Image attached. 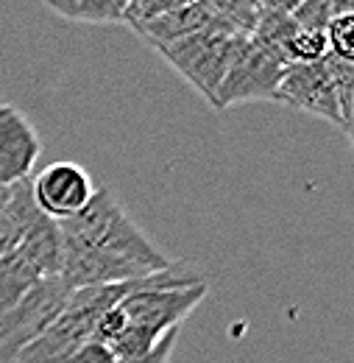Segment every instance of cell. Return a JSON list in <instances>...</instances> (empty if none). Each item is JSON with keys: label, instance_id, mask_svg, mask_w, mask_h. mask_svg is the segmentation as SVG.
Wrapping results in <instances>:
<instances>
[{"label": "cell", "instance_id": "cell-1", "mask_svg": "<svg viewBox=\"0 0 354 363\" xmlns=\"http://www.w3.org/2000/svg\"><path fill=\"white\" fill-rule=\"evenodd\" d=\"M59 232H62L64 246L98 249L126 263H134L148 274L165 272L176 263L134 224L129 213L115 199V193L106 187L95 190V196L89 199V204L79 216L59 221Z\"/></svg>", "mask_w": 354, "mask_h": 363}, {"label": "cell", "instance_id": "cell-2", "mask_svg": "<svg viewBox=\"0 0 354 363\" xmlns=\"http://www.w3.org/2000/svg\"><path fill=\"white\" fill-rule=\"evenodd\" d=\"M207 296V282L193 285H159V288H139L126 294L118 302L123 316L120 335L109 344L115 358H134L148 352L171 327H181Z\"/></svg>", "mask_w": 354, "mask_h": 363}, {"label": "cell", "instance_id": "cell-3", "mask_svg": "<svg viewBox=\"0 0 354 363\" xmlns=\"http://www.w3.org/2000/svg\"><path fill=\"white\" fill-rule=\"evenodd\" d=\"M234 37H237V31H232L226 26H212V28H204V31H195V34L178 40L173 45L159 48L156 53L193 90L201 92L215 106Z\"/></svg>", "mask_w": 354, "mask_h": 363}, {"label": "cell", "instance_id": "cell-4", "mask_svg": "<svg viewBox=\"0 0 354 363\" xmlns=\"http://www.w3.org/2000/svg\"><path fill=\"white\" fill-rule=\"evenodd\" d=\"M285 62L270 56L249 34H237L226 62V73L218 87L215 109H229L234 104L276 101V87L285 73Z\"/></svg>", "mask_w": 354, "mask_h": 363}, {"label": "cell", "instance_id": "cell-5", "mask_svg": "<svg viewBox=\"0 0 354 363\" xmlns=\"http://www.w3.org/2000/svg\"><path fill=\"white\" fill-rule=\"evenodd\" d=\"M70 288L62 277H45L23 299L0 311V363H14L20 350L31 344L64 308Z\"/></svg>", "mask_w": 354, "mask_h": 363}, {"label": "cell", "instance_id": "cell-6", "mask_svg": "<svg viewBox=\"0 0 354 363\" xmlns=\"http://www.w3.org/2000/svg\"><path fill=\"white\" fill-rule=\"evenodd\" d=\"M95 184L87 168L79 162H50L31 177V196L37 210L50 221H67L79 216L95 196Z\"/></svg>", "mask_w": 354, "mask_h": 363}, {"label": "cell", "instance_id": "cell-7", "mask_svg": "<svg viewBox=\"0 0 354 363\" xmlns=\"http://www.w3.org/2000/svg\"><path fill=\"white\" fill-rule=\"evenodd\" d=\"M276 101L287 104L293 109L310 112L315 118H324L346 135L343 118H341V109H338V98L332 90L326 59L312 62V65H287L285 73H282V82L276 87Z\"/></svg>", "mask_w": 354, "mask_h": 363}, {"label": "cell", "instance_id": "cell-8", "mask_svg": "<svg viewBox=\"0 0 354 363\" xmlns=\"http://www.w3.org/2000/svg\"><path fill=\"white\" fill-rule=\"evenodd\" d=\"M42 157L34 123L8 101H0V187L31 179Z\"/></svg>", "mask_w": 354, "mask_h": 363}, {"label": "cell", "instance_id": "cell-9", "mask_svg": "<svg viewBox=\"0 0 354 363\" xmlns=\"http://www.w3.org/2000/svg\"><path fill=\"white\" fill-rule=\"evenodd\" d=\"M212 26H223V23H218L210 11H204L195 0H190V3L178 6V9L168 11V14H159V17L145 20V23H137V26H132V31L139 34L154 50H159V48L173 45L178 40H184V37H190L195 31L212 28Z\"/></svg>", "mask_w": 354, "mask_h": 363}, {"label": "cell", "instance_id": "cell-10", "mask_svg": "<svg viewBox=\"0 0 354 363\" xmlns=\"http://www.w3.org/2000/svg\"><path fill=\"white\" fill-rule=\"evenodd\" d=\"M42 213L34 204L31 179L0 187V257L11 252Z\"/></svg>", "mask_w": 354, "mask_h": 363}, {"label": "cell", "instance_id": "cell-11", "mask_svg": "<svg viewBox=\"0 0 354 363\" xmlns=\"http://www.w3.org/2000/svg\"><path fill=\"white\" fill-rule=\"evenodd\" d=\"M14 249L42 277H59L62 272V232L47 216H40Z\"/></svg>", "mask_w": 354, "mask_h": 363}, {"label": "cell", "instance_id": "cell-12", "mask_svg": "<svg viewBox=\"0 0 354 363\" xmlns=\"http://www.w3.org/2000/svg\"><path fill=\"white\" fill-rule=\"evenodd\" d=\"M45 277L17 249L6 252L0 257V311L11 308L17 299H23L34 285H40Z\"/></svg>", "mask_w": 354, "mask_h": 363}, {"label": "cell", "instance_id": "cell-13", "mask_svg": "<svg viewBox=\"0 0 354 363\" xmlns=\"http://www.w3.org/2000/svg\"><path fill=\"white\" fill-rule=\"evenodd\" d=\"M45 3L64 20L106 26V23H123V11L132 0H45Z\"/></svg>", "mask_w": 354, "mask_h": 363}, {"label": "cell", "instance_id": "cell-14", "mask_svg": "<svg viewBox=\"0 0 354 363\" xmlns=\"http://www.w3.org/2000/svg\"><path fill=\"white\" fill-rule=\"evenodd\" d=\"M296 31H299V26H296V20L290 14H282V11H257V23H254V28H251L249 37L263 48V50H268L270 56H276L279 62L287 65L285 48H287L290 37Z\"/></svg>", "mask_w": 354, "mask_h": 363}, {"label": "cell", "instance_id": "cell-15", "mask_svg": "<svg viewBox=\"0 0 354 363\" xmlns=\"http://www.w3.org/2000/svg\"><path fill=\"white\" fill-rule=\"evenodd\" d=\"M204 11H210L218 23L229 26L237 34H251L257 23V6L254 0H195Z\"/></svg>", "mask_w": 354, "mask_h": 363}, {"label": "cell", "instance_id": "cell-16", "mask_svg": "<svg viewBox=\"0 0 354 363\" xmlns=\"http://www.w3.org/2000/svg\"><path fill=\"white\" fill-rule=\"evenodd\" d=\"M326 59V67H329V79H332V90L338 98V109H341V118H343V129L346 137H352V95H354V67L352 62H343L332 53L324 56Z\"/></svg>", "mask_w": 354, "mask_h": 363}, {"label": "cell", "instance_id": "cell-17", "mask_svg": "<svg viewBox=\"0 0 354 363\" xmlns=\"http://www.w3.org/2000/svg\"><path fill=\"white\" fill-rule=\"evenodd\" d=\"M326 53H329L326 34L324 31H304V28H299L285 48L287 65H312V62H321Z\"/></svg>", "mask_w": 354, "mask_h": 363}, {"label": "cell", "instance_id": "cell-18", "mask_svg": "<svg viewBox=\"0 0 354 363\" xmlns=\"http://www.w3.org/2000/svg\"><path fill=\"white\" fill-rule=\"evenodd\" d=\"M326 45L329 53L343 59V62H352L354 59V14H338L332 17V23L326 26Z\"/></svg>", "mask_w": 354, "mask_h": 363}, {"label": "cell", "instance_id": "cell-19", "mask_svg": "<svg viewBox=\"0 0 354 363\" xmlns=\"http://www.w3.org/2000/svg\"><path fill=\"white\" fill-rule=\"evenodd\" d=\"M290 17L304 31H326V26L332 23V17H338V14H335V9H332L329 0H302L293 9Z\"/></svg>", "mask_w": 354, "mask_h": 363}, {"label": "cell", "instance_id": "cell-20", "mask_svg": "<svg viewBox=\"0 0 354 363\" xmlns=\"http://www.w3.org/2000/svg\"><path fill=\"white\" fill-rule=\"evenodd\" d=\"M190 0H132L123 11V23L126 26H137V23H145V20H154L159 14H168L178 6H184Z\"/></svg>", "mask_w": 354, "mask_h": 363}, {"label": "cell", "instance_id": "cell-21", "mask_svg": "<svg viewBox=\"0 0 354 363\" xmlns=\"http://www.w3.org/2000/svg\"><path fill=\"white\" fill-rule=\"evenodd\" d=\"M178 333H181V327H171V330H168V333H165L148 352L134 355V358H120L118 363H171L173 350H176Z\"/></svg>", "mask_w": 354, "mask_h": 363}, {"label": "cell", "instance_id": "cell-22", "mask_svg": "<svg viewBox=\"0 0 354 363\" xmlns=\"http://www.w3.org/2000/svg\"><path fill=\"white\" fill-rule=\"evenodd\" d=\"M67 363H118V358H115V352H112L106 344H98V341L89 338L87 344H81V347L70 355Z\"/></svg>", "mask_w": 354, "mask_h": 363}, {"label": "cell", "instance_id": "cell-23", "mask_svg": "<svg viewBox=\"0 0 354 363\" xmlns=\"http://www.w3.org/2000/svg\"><path fill=\"white\" fill-rule=\"evenodd\" d=\"M302 0H254L257 11H282V14H293V9Z\"/></svg>", "mask_w": 354, "mask_h": 363}, {"label": "cell", "instance_id": "cell-24", "mask_svg": "<svg viewBox=\"0 0 354 363\" xmlns=\"http://www.w3.org/2000/svg\"><path fill=\"white\" fill-rule=\"evenodd\" d=\"M335 14H354V0H329Z\"/></svg>", "mask_w": 354, "mask_h": 363}]
</instances>
